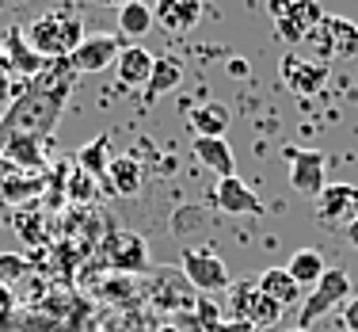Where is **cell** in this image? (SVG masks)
<instances>
[{
  "instance_id": "6da1fadb",
  "label": "cell",
  "mask_w": 358,
  "mask_h": 332,
  "mask_svg": "<svg viewBox=\"0 0 358 332\" xmlns=\"http://www.w3.org/2000/svg\"><path fill=\"white\" fill-rule=\"evenodd\" d=\"M76 88V73L69 65V57L62 62H46V69L38 76H31L27 88L15 92V99L8 104L4 118H0V146L12 138H38L46 141L54 134L57 118H62L69 92Z\"/></svg>"
},
{
  "instance_id": "7a4b0ae2",
  "label": "cell",
  "mask_w": 358,
  "mask_h": 332,
  "mask_svg": "<svg viewBox=\"0 0 358 332\" xmlns=\"http://www.w3.org/2000/svg\"><path fill=\"white\" fill-rule=\"evenodd\" d=\"M23 39H27V46L35 50L38 57H46V62H62V57H73V50L80 46L84 39V23L76 20L73 12H42L38 20H31L27 27H23Z\"/></svg>"
},
{
  "instance_id": "3957f363",
  "label": "cell",
  "mask_w": 358,
  "mask_h": 332,
  "mask_svg": "<svg viewBox=\"0 0 358 332\" xmlns=\"http://www.w3.org/2000/svg\"><path fill=\"white\" fill-rule=\"evenodd\" d=\"M271 12V23H275V35L286 42V46H301L305 35H309L313 27H320L324 23V8L313 4V0H271L267 4Z\"/></svg>"
},
{
  "instance_id": "277c9868",
  "label": "cell",
  "mask_w": 358,
  "mask_h": 332,
  "mask_svg": "<svg viewBox=\"0 0 358 332\" xmlns=\"http://www.w3.org/2000/svg\"><path fill=\"white\" fill-rule=\"evenodd\" d=\"M282 313H286L282 305H275L255 283H233V286H229V317L252 325L255 332L278 325V321H282Z\"/></svg>"
},
{
  "instance_id": "5b68a950",
  "label": "cell",
  "mask_w": 358,
  "mask_h": 332,
  "mask_svg": "<svg viewBox=\"0 0 358 332\" xmlns=\"http://www.w3.org/2000/svg\"><path fill=\"white\" fill-rule=\"evenodd\" d=\"M179 271L187 275V283L194 286L199 294L214 298L221 291H229L233 286V275H229L225 260L214 256L210 249H183V256H179Z\"/></svg>"
},
{
  "instance_id": "8992f818",
  "label": "cell",
  "mask_w": 358,
  "mask_h": 332,
  "mask_svg": "<svg viewBox=\"0 0 358 332\" xmlns=\"http://www.w3.org/2000/svg\"><path fill=\"white\" fill-rule=\"evenodd\" d=\"M347 302H351V275H347L343 268H328L320 275V283L309 291V298L301 302V325L297 328H309L313 321H320L324 313H331L336 305L343 310Z\"/></svg>"
},
{
  "instance_id": "52a82bcc",
  "label": "cell",
  "mask_w": 358,
  "mask_h": 332,
  "mask_svg": "<svg viewBox=\"0 0 358 332\" xmlns=\"http://www.w3.org/2000/svg\"><path fill=\"white\" fill-rule=\"evenodd\" d=\"M99 260H103V268L130 271V275H145L149 271V249L130 229H110L103 237V244H99Z\"/></svg>"
},
{
  "instance_id": "ba28073f",
  "label": "cell",
  "mask_w": 358,
  "mask_h": 332,
  "mask_svg": "<svg viewBox=\"0 0 358 332\" xmlns=\"http://www.w3.org/2000/svg\"><path fill=\"white\" fill-rule=\"evenodd\" d=\"M145 294L157 310H191L194 313V302H199V291L187 283V275L179 268H160L157 275L145 283Z\"/></svg>"
},
{
  "instance_id": "9c48e42d",
  "label": "cell",
  "mask_w": 358,
  "mask_h": 332,
  "mask_svg": "<svg viewBox=\"0 0 358 332\" xmlns=\"http://www.w3.org/2000/svg\"><path fill=\"white\" fill-rule=\"evenodd\" d=\"M282 157L289 160V187L301 195H317L328 187V176H324V165H328V157H324L320 149H297V146H286Z\"/></svg>"
},
{
  "instance_id": "30bf717a",
  "label": "cell",
  "mask_w": 358,
  "mask_h": 332,
  "mask_svg": "<svg viewBox=\"0 0 358 332\" xmlns=\"http://www.w3.org/2000/svg\"><path fill=\"white\" fill-rule=\"evenodd\" d=\"M278 76L294 96H317L328 81V65L317 62V57H297V54H286L282 65H278Z\"/></svg>"
},
{
  "instance_id": "8fae6325",
  "label": "cell",
  "mask_w": 358,
  "mask_h": 332,
  "mask_svg": "<svg viewBox=\"0 0 358 332\" xmlns=\"http://www.w3.org/2000/svg\"><path fill=\"white\" fill-rule=\"evenodd\" d=\"M317 214L324 226H351L358 218V187L355 184H328L317 195Z\"/></svg>"
},
{
  "instance_id": "7c38bea8",
  "label": "cell",
  "mask_w": 358,
  "mask_h": 332,
  "mask_svg": "<svg viewBox=\"0 0 358 332\" xmlns=\"http://www.w3.org/2000/svg\"><path fill=\"white\" fill-rule=\"evenodd\" d=\"M214 207L221 210V214H233V218H241V214L244 218H259L263 214V199L241 180V176H233V180H217Z\"/></svg>"
},
{
  "instance_id": "4fadbf2b",
  "label": "cell",
  "mask_w": 358,
  "mask_h": 332,
  "mask_svg": "<svg viewBox=\"0 0 358 332\" xmlns=\"http://www.w3.org/2000/svg\"><path fill=\"white\" fill-rule=\"evenodd\" d=\"M118 54H122V46H118L115 35H88L73 50L69 65H73L76 76L80 73H99V69H107V65H115Z\"/></svg>"
},
{
  "instance_id": "5bb4252c",
  "label": "cell",
  "mask_w": 358,
  "mask_h": 332,
  "mask_svg": "<svg viewBox=\"0 0 358 332\" xmlns=\"http://www.w3.org/2000/svg\"><path fill=\"white\" fill-rule=\"evenodd\" d=\"M107 191L118 195V199H134L141 195V184H145V168L138 157H126V153H115L107 165Z\"/></svg>"
},
{
  "instance_id": "9a60e30c",
  "label": "cell",
  "mask_w": 358,
  "mask_h": 332,
  "mask_svg": "<svg viewBox=\"0 0 358 332\" xmlns=\"http://www.w3.org/2000/svg\"><path fill=\"white\" fill-rule=\"evenodd\" d=\"M191 153L199 157V165H206L217 180H233L236 176V153L229 149L225 138H194Z\"/></svg>"
},
{
  "instance_id": "2e32d148",
  "label": "cell",
  "mask_w": 358,
  "mask_h": 332,
  "mask_svg": "<svg viewBox=\"0 0 358 332\" xmlns=\"http://www.w3.org/2000/svg\"><path fill=\"white\" fill-rule=\"evenodd\" d=\"M152 65H157V54H149L145 46H122L115 62V73H118V84L126 88H145L152 76Z\"/></svg>"
},
{
  "instance_id": "e0dca14e",
  "label": "cell",
  "mask_w": 358,
  "mask_h": 332,
  "mask_svg": "<svg viewBox=\"0 0 358 332\" xmlns=\"http://www.w3.org/2000/svg\"><path fill=\"white\" fill-rule=\"evenodd\" d=\"M202 20L199 0H160L152 8V23H160L164 31H191Z\"/></svg>"
},
{
  "instance_id": "ac0fdd59",
  "label": "cell",
  "mask_w": 358,
  "mask_h": 332,
  "mask_svg": "<svg viewBox=\"0 0 358 332\" xmlns=\"http://www.w3.org/2000/svg\"><path fill=\"white\" fill-rule=\"evenodd\" d=\"M4 54H8V62H12L15 76H23V81H31V76H38L42 69H46V57H38L35 50L27 46V39H23V27H12V31H8Z\"/></svg>"
},
{
  "instance_id": "d6986e66",
  "label": "cell",
  "mask_w": 358,
  "mask_h": 332,
  "mask_svg": "<svg viewBox=\"0 0 358 332\" xmlns=\"http://www.w3.org/2000/svg\"><path fill=\"white\" fill-rule=\"evenodd\" d=\"M0 157H4L12 168H20V172H42V168H46V153H42L38 138H12V141H4V146H0Z\"/></svg>"
},
{
  "instance_id": "ffe728a7",
  "label": "cell",
  "mask_w": 358,
  "mask_h": 332,
  "mask_svg": "<svg viewBox=\"0 0 358 332\" xmlns=\"http://www.w3.org/2000/svg\"><path fill=\"white\" fill-rule=\"evenodd\" d=\"M110 157H115V153H110V138H107V134H99V138H92L88 146L76 149V168H80L84 176H92L96 184H103Z\"/></svg>"
},
{
  "instance_id": "44dd1931",
  "label": "cell",
  "mask_w": 358,
  "mask_h": 332,
  "mask_svg": "<svg viewBox=\"0 0 358 332\" xmlns=\"http://www.w3.org/2000/svg\"><path fill=\"white\" fill-rule=\"evenodd\" d=\"M255 286H259L263 294L271 298L275 305H294L297 298H301V286L289 279V271L286 268H267V271H259V279H255Z\"/></svg>"
},
{
  "instance_id": "7402d4cb",
  "label": "cell",
  "mask_w": 358,
  "mask_h": 332,
  "mask_svg": "<svg viewBox=\"0 0 358 332\" xmlns=\"http://www.w3.org/2000/svg\"><path fill=\"white\" fill-rule=\"evenodd\" d=\"M324 35H328L331 57H355L358 54V23L343 20V15H324Z\"/></svg>"
},
{
  "instance_id": "603a6c76",
  "label": "cell",
  "mask_w": 358,
  "mask_h": 332,
  "mask_svg": "<svg viewBox=\"0 0 358 332\" xmlns=\"http://www.w3.org/2000/svg\"><path fill=\"white\" fill-rule=\"evenodd\" d=\"M191 126H194V138H225V130H229V107L225 104H199V107H191Z\"/></svg>"
},
{
  "instance_id": "cb8c5ba5",
  "label": "cell",
  "mask_w": 358,
  "mask_h": 332,
  "mask_svg": "<svg viewBox=\"0 0 358 332\" xmlns=\"http://www.w3.org/2000/svg\"><path fill=\"white\" fill-rule=\"evenodd\" d=\"M179 84H183V62H179L176 54H160L157 65H152L149 84H145V96L157 99V96H164V92H176Z\"/></svg>"
},
{
  "instance_id": "d4e9b609",
  "label": "cell",
  "mask_w": 358,
  "mask_h": 332,
  "mask_svg": "<svg viewBox=\"0 0 358 332\" xmlns=\"http://www.w3.org/2000/svg\"><path fill=\"white\" fill-rule=\"evenodd\" d=\"M286 271L297 286H317L320 275L328 271V263H324V256L317 249H301V252H294V260L286 263Z\"/></svg>"
},
{
  "instance_id": "484cf974",
  "label": "cell",
  "mask_w": 358,
  "mask_h": 332,
  "mask_svg": "<svg viewBox=\"0 0 358 332\" xmlns=\"http://www.w3.org/2000/svg\"><path fill=\"white\" fill-rule=\"evenodd\" d=\"M149 27H152V8H149V4L130 0V4L118 8V35L141 39V35H149Z\"/></svg>"
},
{
  "instance_id": "4316f807",
  "label": "cell",
  "mask_w": 358,
  "mask_h": 332,
  "mask_svg": "<svg viewBox=\"0 0 358 332\" xmlns=\"http://www.w3.org/2000/svg\"><path fill=\"white\" fill-rule=\"evenodd\" d=\"M65 191H69V199L73 202H96V180H92V176H84L80 168H76V172L69 176V187H65Z\"/></svg>"
},
{
  "instance_id": "83f0119b",
  "label": "cell",
  "mask_w": 358,
  "mask_h": 332,
  "mask_svg": "<svg viewBox=\"0 0 358 332\" xmlns=\"http://www.w3.org/2000/svg\"><path fill=\"white\" fill-rule=\"evenodd\" d=\"M194 321H199L202 332H206V328H214L217 321H225V317H221V305L214 302V298L199 294V302H194Z\"/></svg>"
},
{
  "instance_id": "f1b7e54d",
  "label": "cell",
  "mask_w": 358,
  "mask_h": 332,
  "mask_svg": "<svg viewBox=\"0 0 358 332\" xmlns=\"http://www.w3.org/2000/svg\"><path fill=\"white\" fill-rule=\"evenodd\" d=\"M20 275H27V260L20 252H0V286L15 283Z\"/></svg>"
},
{
  "instance_id": "f546056e",
  "label": "cell",
  "mask_w": 358,
  "mask_h": 332,
  "mask_svg": "<svg viewBox=\"0 0 358 332\" xmlns=\"http://www.w3.org/2000/svg\"><path fill=\"white\" fill-rule=\"evenodd\" d=\"M339 321H343L347 332H358V294L343 305V310H339Z\"/></svg>"
},
{
  "instance_id": "4dcf8cb0",
  "label": "cell",
  "mask_w": 358,
  "mask_h": 332,
  "mask_svg": "<svg viewBox=\"0 0 358 332\" xmlns=\"http://www.w3.org/2000/svg\"><path fill=\"white\" fill-rule=\"evenodd\" d=\"M15 99V76L0 69V104H12Z\"/></svg>"
},
{
  "instance_id": "1f68e13d",
  "label": "cell",
  "mask_w": 358,
  "mask_h": 332,
  "mask_svg": "<svg viewBox=\"0 0 358 332\" xmlns=\"http://www.w3.org/2000/svg\"><path fill=\"white\" fill-rule=\"evenodd\" d=\"M206 332H255L252 325H244V321H233V317H225V321H217L214 328H206Z\"/></svg>"
},
{
  "instance_id": "d6a6232c",
  "label": "cell",
  "mask_w": 358,
  "mask_h": 332,
  "mask_svg": "<svg viewBox=\"0 0 358 332\" xmlns=\"http://www.w3.org/2000/svg\"><path fill=\"white\" fill-rule=\"evenodd\" d=\"M343 233H347V244H351V249L358 252V218H355V221H351V226H347V229H343Z\"/></svg>"
},
{
  "instance_id": "836d02e7",
  "label": "cell",
  "mask_w": 358,
  "mask_h": 332,
  "mask_svg": "<svg viewBox=\"0 0 358 332\" xmlns=\"http://www.w3.org/2000/svg\"><path fill=\"white\" fill-rule=\"evenodd\" d=\"M160 332H179V325H164V328H160Z\"/></svg>"
},
{
  "instance_id": "e575fe53",
  "label": "cell",
  "mask_w": 358,
  "mask_h": 332,
  "mask_svg": "<svg viewBox=\"0 0 358 332\" xmlns=\"http://www.w3.org/2000/svg\"><path fill=\"white\" fill-rule=\"evenodd\" d=\"M289 332H309V328H289Z\"/></svg>"
}]
</instances>
